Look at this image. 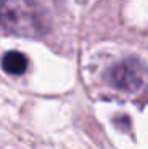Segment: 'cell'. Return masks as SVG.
<instances>
[{
    "label": "cell",
    "instance_id": "6da1fadb",
    "mask_svg": "<svg viewBox=\"0 0 148 149\" xmlns=\"http://www.w3.org/2000/svg\"><path fill=\"white\" fill-rule=\"evenodd\" d=\"M43 11L34 0H0V29L6 33L37 38L45 33Z\"/></svg>",
    "mask_w": 148,
    "mask_h": 149
},
{
    "label": "cell",
    "instance_id": "7a4b0ae2",
    "mask_svg": "<svg viewBox=\"0 0 148 149\" xmlns=\"http://www.w3.org/2000/svg\"><path fill=\"white\" fill-rule=\"evenodd\" d=\"M145 70L137 60L126 59L113 65L107 73V79L116 89L124 92H137L145 84Z\"/></svg>",
    "mask_w": 148,
    "mask_h": 149
},
{
    "label": "cell",
    "instance_id": "3957f363",
    "mask_svg": "<svg viewBox=\"0 0 148 149\" xmlns=\"http://www.w3.org/2000/svg\"><path fill=\"white\" fill-rule=\"evenodd\" d=\"M2 68L10 74H22L27 70V57L22 52L10 51L2 59Z\"/></svg>",
    "mask_w": 148,
    "mask_h": 149
}]
</instances>
